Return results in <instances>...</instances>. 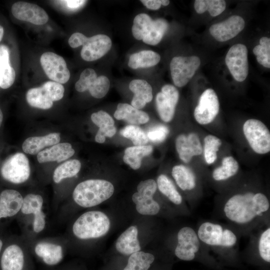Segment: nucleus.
Instances as JSON below:
<instances>
[{"label": "nucleus", "mask_w": 270, "mask_h": 270, "mask_svg": "<svg viewBox=\"0 0 270 270\" xmlns=\"http://www.w3.org/2000/svg\"><path fill=\"white\" fill-rule=\"evenodd\" d=\"M115 246L118 252L126 256L140 251L136 226H132L126 230L117 238Z\"/></svg>", "instance_id": "5701e85b"}, {"label": "nucleus", "mask_w": 270, "mask_h": 270, "mask_svg": "<svg viewBox=\"0 0 270 270\" xmlns=\"http://www.w3.org/2000/svg\"><path fill=\"white\" fill-rule=\"evenodd\" d=\"M114 117L118 120H124L131 124L136 126L146 124L150 119L147 113L126 103H120L118 104Z\"/></svg>", "instance_id": "bb28decb"}, {"label": "nucleus", "mask_w": 270, "mask_h": 270, "mask_svg": "<svg viewBox=\"0 0 270 270\" xmlns=\"http://www.w3.org/2000/svg\"><path fill=\"white\" fill-rule=\"evenodd\" d=\"M110 226L108 217L98 210L86 212L81 214L74 222L72 232L81 240L96 238L106 235Z\"/></svg>", "instance_id": "7ed1b4c3"}, {"label": "nucleus", "mask_w": 270, "mask_h": 270, "mask_svg": "<svg viewBox=\"0 0 270 270\" xmlns=\"http://www.w3.org/2000/svg\"><path fill=\"white\" fill-rule=\"evenodd\" d=\"M140 1L144 6L150 10H157L161 6L160 0H142Z\"/></svg>", "instance_id": "de8ad7c7"}, {"label": "nucleus", "mask_w": 270, "mask_h": 270, "mask_svg": "<svg viewBox=\"0 0 270 270\" xmlns=\"http://www.w3.org/2000/svg\"><path fill=\"white\" fill-rule=\"evenodd\" d=\"M197 235L200 241L211 246L232 247L237 241L236 236L232 230L208 222L200 226Z\"/></svg>", "instance_id": "423d86ee"}, {"label": "nucleus", "mask_w": 270, "mask_h": 270, "mask_svg": "<svg viewBox=\"0 0 270 270\" xmlns=\"http://www.w3.org/2000/svg\"><path fill=\"white\" fill-rule=\"evenodd\" d=\"M81 166L80 161L76 159L68 160L62 163L57 166L54 172V182L58 184L65 178L74 176L80 172Z\"/></svg>", "instance_id": "f704fd0d"}, {"label": "nucleus", "mask_w": 270, "mask_h": 270, "mask_svg": "<svg viewBox=\"0 0 270 270\" xmlns=\"http://www.w3.org/2000/svg\"><path fill=\"white\" fill-rule=\"evenodd\" d=\"M160 60V55L151 50H143L130 55L128 66L132 69L147 68L156 65Z\"/></svg>", "instance_id": "2f4dec72"}, {"label": "nucleus", "mask_w": 270, "mask_h": 270, "mask_svg": "<svg viewBox=\"0 0 270 270\" xmlns=\"http://www.w3.org/2000/svg\"><path fill=\"white\" fill-rule=\"evenodd\" d=\"M11 10L12 15L16 18L36 25L44 24L48 20V16L45 10L34 4L16 2L12 6Z\"/></svg>", "instance_id": "a211bd4d"}, {"label": "nucleus", "mask_w": 270, "mask_h": 270, "mask_svg": "<svg viewBox=\"0 0 270 270\" xmlns=\"http://www.w3.org/2000/svg\"><path fill=\"white\" fill-rule=\"evenodd\" d=\"M97 77V74L94 69H85L82 72L79 80L75 84L76 90L78 92L88 90Z\"/></svg>", "instance_id": "37998d69"}, {"label": "nucleus", "mask_w": 270, "mask_h": 270, "mask_svg": "<svg viewBox=\"0 0 270 270\" xmlns=\"http://www.w3.org/2000/svg\"><path fill=\"white\" fill-rule=\"evenodd\" d=\"M169 133L167 126L159 125L151 128L147 133L148 140L153 142H161L164 140Z\"/></svg>", "instance_id": "a18cd8bd"}, {"label": "nucleus", "mask_w": 270, "mask_h": 270, "mask_svg": "<svg viewBox=\"0 0 270 270\" xmlns=\"http://www.w3.org/2000/svg\"><path fill=\"white\" fill-rule=\"evenodd\" d=\"M194 8L199 14L208 11L210 16H216L225 10L226 2L223 0H196Z\"/></svg>", "instance_id": "4c0bfd02"}, {"label": "nucleus", "mask_w": 270, "mask_h": 270, "mask_svg": "<svg viewBox=\"0 0 270 270\" xmlns=\"http://www.w3.org/2000/svg\"><path fill=\"white\" fill-rule=\"evenodd\" d=\"M222 142L218 137L208 134L204 140L202 152L206 162L208 164H213L217 158V153L222 146Z\"/></svg>", "instance_id": "58836bf2"}, {"label": "nucleus", "mask_w": 270, "mask_h": 270, "mask_svg": "<svg viewBox=\"0 0 270 270\" xmlns=\"http://www.w3.org/2000/svg\"><path fill=\"white\" fill-rule=\"evenodd\" d=\"M152 150L150 145L128 147L124 150L123 160L133 170H138L141 166L142 158L150 154Z\"/></svg>", "instance_id": "473e14b6"}, {"label": "nucleus", "mask_w": 270, "mask_h": 270, "mask_svg": "<svg viewBox=\"0 0 270 270\" xmlns=\"http://www.w3.org/2000/svg\"><path fill=\"white\" fill-rule=\"evenodd\" d=\"M220 110V102L216 92L212 88L206 90L200 95L194 110V118L202 125L213 122Z\"/></svg>", "instance_id": "9b49d317"}, {"label": "nucleus", "mask_w": 270, "mask_h": 270, "mask_svg": "<svg viewBox=\"0 0 270 270\" xmlns=\"http://www.w3.org/2000/svg\"><path fill=\"white\" fill-rule=\"evenodd\" d=\"M129 88L134 94L131 105L137 109L144 108L153 98L152 87L144 80H132L129 84Z\"/></svg>", "instance_id": "b1692460"}, {"label": "nucleus", "mask_w": 270, "mask_h": 270, "mask_svg": "<svg viewBox=\"0 0 270 270\" xmlns=\"http://www.w3.org/2000/svg\"><path fill=\"white\" fill-rule=\"evenodd\" d=\"M177 239L176 256L182 260H193L200 248V240L194 230L189 226L182 228L178 233Z\"/></svg>", "instance_id": "f8f14e48"}, {"label": "nucleus", "mask_w": 270, "mask_h": 270, "mask_svg": "<svg viewBox=\"0 0 270 270\" xmlns=\"http://www.w3.org/2000/svg\"><path fill=\"white\" fill-rule=\"evenodd\" d=\"M114 191L110 182L102 179H90L79 183L72 192L74 202L82 208L96 206L110 198Z\"/></svg>", "instance_id": "f03ea898"}, {"label": "nucleus", "mask_w": 270, "mask_h": 270, "mask_svg": "<svg viewBox=\"0 0 270 270\" xmlns=\"http://www.w3.org/2000/svg\"><path fill=\"white\" fill-rule=\"evenodd\" d=\"M258 252L264 261L270 262V228L264 230L261 234L258 240Z\"/></svg>", "instance_id": "c03bdc74"}, {"label": "nucleus", "mask_w": 270, "mask_h": 270, "mask_svg": "<svg viewBox=\"0 0 270 270\" xmlns=\"http://www.w3.org/2000/svg\"><path fill=\"white\" fill-rule=\"evenodd\" d=\"M244 136L252 149L258 154L270 151V132L262 121L254 118L246 120L242 127Z\"/></svg>", "instance_id": "39448f33"}, {"label": "nucleus", "mask_w": 270, "mask_h": 270, "mask_svg": "<svg viewBox=\"0 0 270 270\" xmlns=\"http://www.w3.org/2000/svg\"><path fill=\"white\" fill-rule=\"evenodd\" d=\"M110 88V82L105 76H100L95 80L88 90L91 96L96 98L104 97L108 92Z\"/></svg>", "instance_id": "79ce46f5"}, {"label": "nucleus", "mask_w": 270, "mask_h": 270, "mask_svg": "<svg viewBox=\"0 0 270 270\" xmlns=\"http://www.w3.org/2000/svg\"><path fill=\"white\" fill-rule=\"evenodd\" d=\"M168 28V22L165 19L153 20L150 18L144 30L142 40L148 44L156 45L161 41Z\"/></svg>", "instance_id": "a878e982"}, {"label": "nucleus", "mask_w": 270, "mask_h": 270, "mask_svg": "<svg viewBox=\"0 0 270 270\" xmlns=\"http://www.w3.org/2000/svg\"><path fill=\"white\" fill-rule=\"evenodd\" d=\"M90 118L92 122L99 128L95 136L96 142L104 143L106 137L111 138L116 134V128L114 126V121L106 112L100 110L94 112Z\"/></svg>", "instance_id": "4be33fe9"}, {"label": "nucleus", "mask_w": 270, "mask_h": 270, "mask_svg": "<svg viewBox=\"0 0 270 270\" xmlns=\"http://www.w3.org/2000/svg\"><path fill=\"white\" fill-rule=\"evenodd\" d=\"M24 254L21 248L12 244L4 251L0 260L2 270H22L24 264Z\"/></svg>", "instance_id": "c85d7f7f"}, {"label": "nucleus", "mask_w": 270, "mask_h": 270, "mask_svg": "<svg viewBox=\"0 0 270 270\" xmlns=\"http://www.w3.org/2000/svg\"><path fill=\"white\" fill-rule=\"evenodd\" d=\"M68 6L70 8H77L84 4L86 0H65Z\"/></svg>", "instance_id": "09e8293b"}, {"label": "nucleus", "mask_w": 270, "mask_h": 270, "mask_svg": "<svg viewBox=\"0 0 270 270\" xmlns=\"http://www.w3.org/2000/svg\"><path fill=\"white\" fill-rule=\"evenodd\" d=\"M60 140V134L58 132H52L40 136H31L24 140L22 149L26 154L34 155L48 146L58 144Z\"/></svg>", "instance_id": "393cba45"}, {"label": "nucleus", "mask_w": 270, "mask_h": 270, "mask_svg": "<svg viewBox=\"0 0 270 270\" xmlns=\"http://www.w3.org/2000/svg\"><path fill=\"white\" fill-rule=\"evenodd\" d=\"M3 120V114L2 110L0 108V126H1V124L2 123Z\"/></svg>", "instance_id": "603ef678"}, {"label": "nucleus", "mask_w": 270, "mask_h": 270, "mask_svg": "<svg viewBox=\"0 0 270 270\" xmlns=\"http://www.w3.org/2000/svg\"><path fill=\"white\" fill-rule=\"evenodd\" d=\"M154 256L142 251L130 255L128 264L123 270H148L154 260Z\"/></svg>", "instance_id": "e433bc0d"}, {"label": "nucleus", "mask_w": 270, "mask_h": 270, "mask_svg": "<svg viewBox=\"0 0 270 270\" xmlns=\"http://www.w3.org/2000/svg\"><path fill=\"white\" fill-rule=\"evenodd\" d=\"M269 200L261 192H247L231 196L226 202L224 212L226 218L238 224H246L261 216L270 208Z\"/></svg>", "instance_id": "f257e3e1"}, {"label": "nucleus", "mask_w": 270, "mask_h": 270, "mask_svg": "<svg viewBox=\"0 0 270 270\" xmlns=\"http://www.w3.org/2000/svg\"><path fill=\"white\" fill-rule=\"evenodd\" d=\"M0 173L4 180L12 183L20 184L24 182L30 174L28 158L22 152L14 154L3 163Z\"/></svg>", "instance_id": "6e6552de"}, {"label": "nucleus", "mask_w": 270, "mask_h": 270, "mask_svg": "<svg viewBox=\"0 0 270 270\" xmlns=\"http://www.w3.org/2000/svg\"><path fill=\"white\" fill-rule=\"evenodd\" d=\"M238 169V161L232 156H227L222 158V165L214 170L212 176L216 181L226 180L235 176Z\"/></svg>", "instance_id": "72a5a7b5"}, {"label": "nucleus", "mask_w": 270, "mask_h": 270, "mask_svg": "<svg viewBox=\"0 0 270 270\" xmlns=\"http://www.w3.org/2000/svg\"><path fill=\"white\" fill-rule=\"evenodd\" d=\"M36 254L48 266L58 264L63 258V250L61 246L49 242H40L34 248Z\"/></svg>", "instance_id": "cd10ccee"}, {"label": "nucleus", "mask_w": 270, "mask_h": 270, "mask_svg": "<svg viewBox=\"0 0 270 270\" xmlns=\"http://www.w3.org/2000/svg\"><path fill=\"white\" fill-rule=\"evenodd\" d=\"M258 62L266 68H270V39L262 37L260 40V44L254 47L252 50Z\"/></svg>", "instance_id": "a19ab883"}, {"label": "nucleus", "mask_w": 270, "mask_h": 270, "mask_svg": "<svg viewBox=\"0 0 270 270\" xmlns=\"http://www.w3.org/2000/svg\"><path fill=\"white\" fill-rule=\"evenodd\" d=\"M200 64V58L195 56L173 58L170 62V70L174 85L178 87L186 86L193 77Z\"/></svg>", "instance_id": "1a4fd4ad"}, {"label": "nucleus", "mask_w": 270, "mask_h": 270, "mask_svg": "<svg viewBox=\"0 0 270 270\" xmlns=\"http://www.w3.org/2000/svg\"><path fill=\"white\" fill-rule=\"evenodd\" d=\"M176 148L180 158L189 162L195 156L202 153V146L198 134L194 132L179 134L175 141Z\"/></svg>", "instance_id": "6ab92c4d"}, {"label": "nucleus", "mask_w": 270, "mask_h": 270, "mask_svg": "<svg viewBox=\"0 0 270 270\" xmlns=\"http://www.w3.org/2000/svg\"><path fill=\"white\" fill-rule=\"evenodd\" d=\"M64 88L58 82L48 81L41 86L32 88L26 94V100L32 106L48 110L53 106V102L61 100L64 94Z\"/></svg>", "instance_id": "20e7f679"}, {"label": "nucleus", "mask_w": 270, "mask_h": 270, "mask_svg": "<svg viewBox=\"0 0 270 270\" xmlns=\"http://www.w3.org/2000/svg\"><path fill=\"white\" fill-rule=\"evenodd\" d=\"M43 198L38 194H29L23 198L20 212L24 214H32V229L36 233L42 232L45 228L46 214L42 210Z\"/></svg>", "instance_id": "f3484780"}, {"label": "nucleus", "mask_w": 270, "mask_h": 270, "mask_svg": "<svg viewBox=\"0 0 270 270\" xmlns=\"http://www.w3.org/2000/svg\"><path fill=\"white\" fill-rule=\"evenodd\" d=\"M40 62L46 76L54 82L62 84L69 80L70 72L61 56L52 52H46L41 56Z\"/></svg>", "instance_id": "ddd939ff"}, {"label": "nucleus", "mask_w": 270, "mask_h": 270, "mask_svg": "<svg viewBox=\"0 0 270 270\" xmlns=\"http://www.w3.org/2000/svg\"><path fill=\"white\" fill-rule=\"evenodd\" d=\"M14 70L10 64V50L4 46H0V87L6 89L14 84Z\"/></svg>", "instance_id": "c756f323"}, {"label": "nucleus", "mask_w": 270, "mask_h": 270, "mask_svg": "<svg viewBox=\"0 0 270 270\" xmlns=\"http://www.w3.org/2000/svg\"><path fill=\"white\" fill-rule=\"evenodd\" d=\"M179 100L177 88L170 84L164 85L161 92L157 94L156 104L161 120L166 122H170L174 115L176 106Z\"/></svg>", "instance_id": "4468645a"}, {"label": "nucleus", "mask_w": 270, "mask_h": 270, "mask_svg": "<svg viewBox=\"0 0 270 270\" xmlns=\"http://www.w3.org/2000/svg\"><path fill=\"white\" fill-rule=\"evenodd\" d=\"M110 38L104 34H98L90 38L85 37L80 52L82 58L87 62L97 60L104 56L111 48Z\"/></svg>", "instance_id": "2eb2a0df"}, {"label": "nucleus", "mask_w": 270, "mask_h": 270, "mask_svg": "<svg viewBox=\"0 0 270 270\" xmlns=\"http://www.w3.org/2000/svg\"><path fill=\"white\" fill-rule=\"evenodd\" d=\"M4 36V28L2 26L0 25V42L2 40Z\"/></svg>", "instance_id": "3c124183"}, {"label": "nucleus", "mask_w": 270, "mask_h": 270, "mask_svg": "<svg viewBox=\"0 0 270 270\" xmlns=\"http://www.w3.org/2000/svg\"><path fill=\"white\" fill-rule=\"evenodd\" d=\"M74 152L70 143H58L40 152L37 154V160L40 163L54 161L60 162L72 157Z\"/></svg>", "instance_id": "412c9836"}, {"label": "nucleus", "mask_w": 270, "mask_h": 270, "mask_svg": "<svg viewBox=\"0 0 270 270\" xmlns=\"http://www.w3.org/2000/svg\"><path fill=\"white\" fill-rule=\"evenodd\" d=\"M157 189L156 182L153 179L140 182L137 186V192L132 197L137 212L142 215L154 216L160 210V206L154 198Z\"/></svg>", "instance_id": "0eeeda50"}, {"label": "nucleus", "mask_w": 270, "mask_h": 270, "mask_svg": "<svg viewBox=\"0 0 270 270\" xmlns=\"http://www.w3.org/2000/svg\"><path fill=\"white\" fill-rule=\"evenodd\" d=\"M120 134L130 140L135 146H144L148 142L146 134L136 125L130 124L120 130Z\"/></svg>", "instance_id": "ea45409f"}, {"label": "nucleus", "mask_w": 270, "mask_h": 270, "mask_svg": "<svg viewBox=\"0 0 270 270\" xmlns=\"http://www.w3.org/2000/svg\"><path fill=\"white\" fill-rule=\"evenodd\" d=\"M86 36L80 32L73 34L68 39V44L72 48H76L82 45Z\"/></svg>", "instance_id": "49530a36"}, {"label": "nucleus", "mask_w": 270, "mask_h": 270, "mask_svg": "<svg viewBox=\"0 0 270 270\" xmlns=\"http://www.w3.org/2000/svg\"><path fill=\"white\" fill-rule=\"evenodd\" d=\"M245 22L242 17L234 15L222 22L212 25L209 32L216 40L224 42L236 36L243 30Z\"/></svg>", "instance_id": "dca6fc26"}, {"label": "nucleus", "mask_w": 270, "mask_h": 270, "mask_svg": "<svg viewBox=\"0 0 270 270\" xmlns=\"http://www.w3.org/2000/svg\"><path fill=\"white\" fill-rule=\"evenodd\" d=\"M246 46L242 44L232 46L225 58L228 68L234 78L238 82L244 81L248 72V64Z\"/></svg>", "instance_id": "9d476101"}, {"label": "nucleus", "mask_w": 270, "mask_h": 270, "mask_svg": "<svg viewBox=\"0 0 270 270\" xmlns=\"http://www.w3.org/2000/svg\"><path fill=\"white\" fill-rule=\"evenodd\" d=\"M172 174L176 184L183 190H190L196 186V176L194 172L183 164L174 166Z\"/></svg>", "instance_id": "7c9ffc66"}, {"label": "nucleus", "mask_w": 270, "mask_h": 270, "mask_svg": "<svg viewBox=\"0 0 270 270\" xmlns=\"http://www.w3.org/2000/svg\"><path fill=\"white\" fill-rule=\"evenodd\" d=\"M2 246V240L0 239V252L1 251Z\"/></svg>", "instance_id": "864d4df0"}, {"label": "nucleus", "mask_w": 270, "mask_h": 270, "mask_svg": "<svg viewBox=\"0 0 270 270\" xmlns=\"http://www.w3.org/2000/svg\"><path fill=\"white\" fill-rule=\"evenodd\" d=\"M161 5L166 6L169 4L170 0H160Z\"/></svg>", "instance_id": "8fccbe9b"}, {"label": "nucleus", "mask_w": 270, "mask_h": 270, "mask_svg": "<svg viewBox=\"0 0 270 270\" xmlns=\"http://www.w3.org/2000/svg\"><path fill=\"white\" fill-rule=\"evenodd\" d=\"M156 184L159 190L170 202L176 205L181 204L182 196L168 177L164 174H160L157 178Z\"/></svg>", "instance_id": "c9c22d12"}, {"label": "nucleus", "mask_w": 270, "mask_h": 270, "mask_svg": "<svg viewBox=\"0 0 270 270\" xmlns=\"http://www.w3.org/2000/svg\"><path fill=\"white\" fill-rule=\"evenodd\" d=\"M23 198L17 190L6 189L0 194V219L16 215L20 211Z\"/></svg>", "instance_id": "aec40b11"}]
</instances>
